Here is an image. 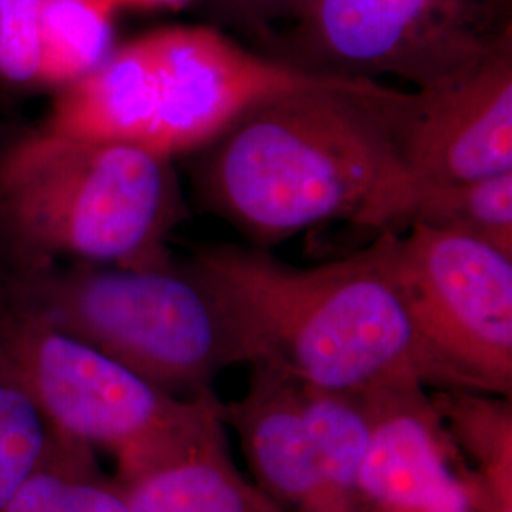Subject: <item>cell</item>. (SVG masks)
Masks as SVG:
<instances>
[{
	"label": "cell",
	"instance_id": "6da1fadb",
	"mask_svg": "<svg viewBox=\"0 0 512 512\" xmlns=\"http://www.w3.org/2000/svg\"><path fill=\"white\" fill-rule=\"evenodd\" d=\"M397 95L342 78L256 105L200 150L203 202L258 247L327 222L403 232L416 181L391 124Z\"/></svg>",
	"mask_w": 512,
	"mask_h": 512
},
{
	"label": "cell",
	"instance_id": "7a4b0ae2",
	"mask_svg": "<svg viewBox=\"0 0 512 512\" xmlns=\"http://www.w3.org/2000/svg\"><path fill=\"white\" fill-rule=\"evenodd\" d=\"M255 330L264 361L329 391L469 389L423 342L389 274L384 234L366 249L298 268L262 249L213 245L190 260Z\"/></svg>",
	"mask_w": 512,
	"mask_h": 512
},
{
	"label": "cell",
	"instance_id": "3957f363",
	"mask_svg": "<svg viewBox=\"0 0 512 512\" xmlns=\"http://www.w3.org/2000/svg\"><path fill=\"white\" fill-rule=\"evenodd\" d=\"M184 217L171 158L131 143L33 129L0 152V238L18 270L57 256L107 266H165Z\"/></svg>",
	"mask_w": 512,
	"mask_h": 512
},
{
	"label": "cell",
	"instance_id": "277c9868",
	"mask_svg": "<svg viewBox=\"0 0 512 512\" xmlns=\"http://www.w3.org/2000/svg\"><path fill=\"white\" fill-rule=\"evenodd\" d=\"M8 296L183 399L213 391L226 368L266 357L236 304L192 262L147 268L52 262L16 272Z\"/></svg>",
	"mask_w": 512,
	"mask_h": 512
},
{
	"label": "cell",
	"instance_id": "5b68a950",
	"mask_svg": "<svg viewBox=\"0 0 512 512\" xmlns=\"http://www.w3.org/2000/svg\"><path fill=\"white\" fill-rule=\"evenodd\" d=\"M0 359L55 435L110 454L120 482L183 456L224 425L215 391L175 397L10 296L0 308Z\"/></svg>",
	"mask_w": 512,
	"mask_h": 512
},
{
	"label": "cell",
	"instance_id": "8992f818",
	"mask_svg": "<svg viewBox=\"0 0 512 512\" xmlns=\"http://www.w3.org/2000/svg\"><path fill=\"white\" fill-rule=\"evenodd\" d=\"M384 230L385 258L423 342L469 389L512 395V256L425 224Z\"/></svg>",
	"mask_w": 512,
	"mask_h": 512
},
{
	"label": "cell",
	"instance_id": "52a82bcc",
	"mask_svg": "<svg viewBox=\"0 0 512 512\" xmlns=\"http://www.w3.org/2000/svg\"><path fill=\"white\" fill-rule=\"evenodd\" d=\"M505 0H311L296 19L294 67L416 90L473 65L511 31Z\"/></svg>",
	"mask_w": 512,
	"mask_h": 512
},
{
	"label": "cell",
	"instance_id": "ba28073f",
	"mask_svg": "<svg viewBox=\"0 0 512 512\" xmlns=\"http://www.w3.org/2000/svg\"><path fill=\"white\" fill-rule=\"evenodd\" d=\"M145 42L154 90L145 148L171 160L200 152L268 99L342 80L253 54L211 27L160 29Z\"/></svg>",
	"mask_w": 512,
	"mask_h": 512
},
{
	"label": "cell",
	"instance_id": "9c48e42d",
	"mask_svg": "<svg viewBox=\"0 0 512 512\" xmlns=\"http://www.w3.org/2000/svg\"><path fill=\"white\" fill-rule=\"evenodd\" d=\"M391 124L416 184L512 171L511 31L459 73L414 93L399 92Z\"/></svg>",
	"mask_w": 512,
	"mask_h": 512
},
{
	"label": "cell",
	"instance_id": "30bf717a",
	"mask_svg": "<svg viewBox=\"0 0 512 512\" xmlns=\"http://www.w3.org/2000/svg\"><path fill=\"white\" fill-rule=\"evenodd\" d=\"M429 391L395 385L363 393L372 410V440L359 512H492Z\"/></svg>",
	"mask_w": 512,
	"mask_h": 512
},
{
	"label": "cell",
	"instance_id": "8fae6325",
	"mask_svg": "<svg viewBox=\"0 0 512 512\" xmlns=\"http://www.w3.org/2000/svg\"><path fill=\"white\" fill-rule=\"evenodd\" d=\"M256 486L285 512H330L302 404V384L272 361L251 365L245 395L222 403Z\"/></svg>",
	"mask_w": 512,
	"mask_h": 512
},
{
	"label": "cell",
	"instance_id": "7c38bea8",
	"mask_svg": "<svg viewBox=\"0 0 512 512\" xmlns=\"http://www.w3.org/2000/svg\"><path fill=\"white\" fill-rule=\"evenodd\" d=\"M152 116V65L145 37H139L114 48L92 73L59 88L44 128L74 139L145 147Z\"/></svg>",
	"mask_w": 512,
	"mask_h": 512
},
{
	"label": "cell",
	"instance_id": "4fadbf2b",
	"mask_svg": "<svg viewBox=\"0 0 512 512\" xmlns=\"http://www.w3.org/2000/svg\"><path fill=\"white\" fill-rule=\"evenodd\" d=\"M122 486L131 512H285L236 467L224 425L183 456Z\"/></svg>",
	"mask_w": 512,
	"mask_h": 512
},
{
	"label": "cell",
	"instance_id": "5bb4252c",
	"mask_svg": "<svg viewBox=\"0 0 512 512\" xmlns=\"http://www.w3.org/2000/svg\"><path fill=\"white\" fill-rule=\"evenodd\" d=\"M302 404L330 512H359L361 476L372 440L366 395L302 384Z\"/></svg>",
	"mask_w": 512,
	"mask_h": 512
},
{
	"label": "cell",
	"instance_id": "9a60e30c",
	"mask_svg": "<svg viewBox=\"0 0 512 512\" xmlns=\"http://www.w3.org/2000/svg\"><path fill=\"white\" fill-rule=\"evenodd\" d=\"M448 435L473 467L492 512H512L511 397L475 389H431Z\"/></svg>",
	"mask_w": 512,
	"mask_h": 512
},
{
	"label": "cell",
	"instance_id": "2e32d148",
	"mask_svg": "<svg viewBox=\"0 0 512 512\" xmlns=\"http://www.w3.org/2000/svg\"><path fill=\"white\" fill-rule=\"evenodd\" d=\"M109 0H44L38 18V86L65 88L107 61L114 46Z\"/></svg>",
	"mask_w": 512,
	"mask_h": 512
},
{
	"label": "cell",
	"instance_id": "e0dca14e",
	"mask_svg": "<svg viewBox=\"0 0 512 512\" xmlns=\"http://www.w3.org/2000/svg\"><path fill=\"white\" fill-rule=\"evenodd\" d=\"M425 224L512 256V171L456 183L416 184L406 226Z\"/></svg>",
	"mask_w": 512,
	"mask_h": 512
},
{
	"label": "cell",
	"instance_id": "ac0fdd59",
	"mask_svg": "<svg viewBox=\"0 0 512 512\" xmlns=\"http://www.w3.org/2000/svg\"><path fill=\"white\" fill-rule=\"evenodd\" d=\"M2 512H131L118 478H107L93 450L55 435L46 459Z\"/></svg>",
	"mask_w": 512,
	"mask_h": 512
},
{
	"label": "cell",
	"instance_id": "d6986e66",
	"mask_svg": "<svg viewBox=\"0 0 512 512\" xmlns=\"http://www.w3.org/2000/svg\"><path fill=\"white\" fill-rule=\"evenodd\" d=\"M54 437L33 395L0 359V512L42 465Z\"/></svg>",
	"mask_w": 512,
	"mask_h": 512
},
{
	"label": "cell",
	"instance_id": "ffe728a7",
	"mask_svg": "<svg viewBox=\"0 0 512 512\" xmlns=\"http://www.w3.org/2000/svg\"><path fill=\"white\" fill-rule=\"evenodd\" d=\"M44 0H0V80L38 86V18Z\"/></svg>",
	"mask_w": 512,
	"mask_h": 512
},
{
	"label": "cell",
	"instance_id": "44dd1931",
	"mask_svg": "<svg viewBox=\"0 0 512 512\" xmlns=\"http://www.w3.org/2000/svg\"><path fill=\"white\" fill-rule=\"evenodd\" d=\"M230 10L239 16L256 23H266L272 19L300 18L311 0H222Z\"/></svg>",
	"mask_w": 512,
	"mask_h": 512
},
{
	"label": "cell",
	"instance_id": "7402d4cb",
	"mask_svg": "<svg viewBox=\"0 0 512 512\" xmlns=\"http://www.w3.org/2000/svg\"><path fill=\"white\" fill-rule=\"evenodd\" d=\"M114 10L137 8V10H179L192 0H109Z\"/></svg>",
	"mask_w": 512,
	"mask_h": 512
},
{
	"label": "cell",
	"instance_id": "603a6c76",
	"mask_svg": "<svg viewBox=\"0 0 512 512\" xmlns=\"http://www.w3.org/2000/svg\"><path fill=\"white\" fill-rule=\"evenodd\" d=\"M0 245H2V238H0Z\"/></svg>",
	"mask_w": 512,
	"mask_h": 512
}]
</instances>
